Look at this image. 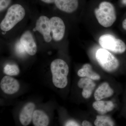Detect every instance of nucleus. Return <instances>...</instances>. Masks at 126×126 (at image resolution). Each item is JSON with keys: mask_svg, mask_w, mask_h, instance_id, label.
I'll return each mask as SVG.
<instances>
[{"mask_svg": "<svg viewBox=\"0 0 126 126\" xmlns=\"http://www.w3.org/2000/svg\"><path fill=\"white\" fill-rule=\"evenodd\" d=\"M52 82L55 87L63 88L68 84L67 76L69 68L65 61L61 59H56L50 64Z\"/></svg>", "mask_w": 126, "mask_h": 126, "instance_id": "nucleus-1", "label": "nucleus"}, {"mask_svg": "<svg viewBox=\"0 0 126 126\" xmlns=\"http://www.w3.org/2000/svg\"><path fill=\"white\" fill-rule=\"evenodd\" d=\"M24 8L19 4H15L8 9L7 13L0 24L2 31L7 32L21 21L25 15Z\"/></svg>", "mask_w": 126, "mask_h": 126, "instance_id": "nucleus-2", "label": "nucleus"}, {"mask_svg": "<svg viewBox=\"0 0 126 126\" xmlns=\"http://www.w3.org/2000/svg\"><path fill=\"white\" fill-rule=\"evenodd\" d=\"M94 14L99 24L105 27L111 26L116 19L114 6L107 1L100 3L98 8L94 10Z\"/></svg>", "mask_w": 126, "mask_h": 126, "instance_id": "nucleus-3", "label": "nucleus"}, {"mask_svg": "<svg viewBox=\"0 0 126 126\" xmlns=\"http://www.w3.org/2000/svg\"><path fill=\"white\" fill-rule=\"evenodd\" d=\"M96 57L99 65L106 72H114L119 67L117 59L107 50L99 49L96 53Z\"/></svg>", "mask_w": 126, "mask_h": 126, "instance_id": "nucleus-4", "label": "nucleus"}, {"mask_svg": "<svg viewBox=\"0 0 126 126\" xmlns=\"http://www.w3.org/2000/svg\"><path fill=\"white\" fill-rule=\"evenodd\" d=\"M99 43L104 49L115 53H123L126 50V45L123 41L109 34L100 36Z\"/></svg>", "mask_w": 126, "mask_h": 126, "instance_id": "nucleus-5", "label": "nucleus"}, {"mask_svg": "<svg viewBox=\"0 0 126 126\" xmlns=\"http://www.w3.org/2000/svg\"><path fill=\"white\" fill-rule=\"evenodd\" d=\"M34 31H38L43 35L44 40L47 43L51 41L50 19L45 16H41L36 22Z\"/></svg>", "mask_w": 126, "mask_h": 126, "instance_id": "nucleus-6", "label": "nucleus"}, {"mask_svg": "<svg viewBox=\"0 0 126 126\" xmlns=\"http://www.w3.org/2000/svg\"><path fill=\"white\" fill-rule=\"evenodd\" d=\"M50 27L52 38L55 41L63 39L65 32V25L61 18L53 16L50 19Z\"/></svg>", "mask_w": 126, "mask_h": 126, "instance_id": "nucleus-7", "label": "nucleus"}, {"mask_svg": "<svg viewBox=\"0 0 126 126\" xmlns=\"http://www.w3.org/2000/svg\"><path fill=\"white\" fill-rule=\"evenodd\" d=\"M20 42L28 54L31 56L36 54L37 51V45L30 31H27L23 33L20 38Z\"/></svg>", "mask_w": 126, "mask_h": 126, "instance_id": "nucleus-8", "label": "nucleus"}, {"mask_svg": "<svg viewBox=\"0 0 126 126\" xmlns=\"http://www.w3.org/2000/svg\"><path fill=\"white\" fill-rule=\"evenodd\" d=\"M0 87L5 93L12 94L18 92L19 89L20 84L16 79L10 76H5L1 81Z\"/></svg>", "mask_w": 126, "mask_h": 126, "instance_id": "nucleus-9", "label": "nucleus"}, {"mask_svg": "<svg viewBox=\"0 0 126 126\" xmlns=\"http://www.w3.org/2000/svg\"><path fill=\"white\" fill-rule=\"evenodd\" d=\"M93 80L87 77H82L78 82V86L83 89L82 96L85 99L90 97L96 87V84Z\"/></svg>", "mask_w": 126, "mask_h": 126, "instance_id": "nucleus-10", "label": "nucleus"}, {"mask_svg": "<svg viewBox=\"0 0 126 126\" xmlns=\"http://www.w3.org/2000/svg\"><path fill=\"white\" fill-rule=\"evenodd\" d=\"M35 108V105L33 103L29 102L22 109L20 113L19 120L23 126H27L31 123Z\"/></svg>", "mask_w": 126, "mask_h": 126, "instance_id": "nucleus-11", "label": "nucleus"}, {"mask_svg": "<svg viewBox=\"0 0 126 126\" xmlns=\"http://www.w3.org/2000/svg\"><path fill=\"white\" fill-rule=\"evenodd\" d=\"M54 3L58 9L67 13L74 12L79 6L78 0H56Z\"/></svg>", "mask_w": 126, "mask_h": 126, "instance_id": "nucleus-12", "label": "nucleus"}, {"mask_svg": "<svg viewBox=\"0 0 126 126\" xmlns=\"http://www.w3.org/2000/svg\"><path fill=\"white\" fill-rule=\"evenodd\" d=\"M114 91L107 82H105L100 84L94 93V99L99 101L112 96Z\"/></svg>", "mask_w": 126, "mask_h": 126, "instance_id": "nucleus-13", "label": "nucleus"}, {"mask_svg": "<svg viewBox=\"0 0 126 126\" xmlns=\"http://www.w3.org/2000/svg\"><path fill=\"white\" fill-rule=\"evenodd\" d=\"M94 109L101 115H104L114 108V104L111 101H96L93 104Z\"/></svg>", "mask_w": 126, "mask_h": 126, "instance_id": "nucleus-14", "label": "nucleus"}, {"mask_svg": "<svg viewBox=\"0 0 126 126\" xmlns=\"http://www.w3.org/2000/svg\"><path fill=\"white\" fill-rule=\"evenodd\" d=\"M32 121L35 126H47L49 124V118L44 112L40 110L34 111Z\"/></svg>", "mask_w": 126, "mask_h": 126, "instance_id": "nucleus-15", "label": "nucleus"}, {"mask_svg": "<svg viewBox=\"0 0 126 126\" xmlns=\"http://www.w3.org/2000/svg\"><path fill=\"white\" fill-rule=\"evenodd\" d=\"M78 75L79 77H87L93 80H98L101 79L100 75L93 70L92 66L88 63L84 64L78 71Z\"/></svg>", "mask_w": 126, "mask_h": 126, "instance_id": "nucleus-16", "label": "nucleus"}, {"mask_svg": "<svg viewBox=\"0 0 126 126\" xmlns=\"http://www.w3.org/2000/svg\"><path fill=\"white\" fill-rule=\"evenodd\" d=\"M94 124L96 126H115V123L111 117L103 115L97 116L96 118L94 121Z\"/></svg>", "mask_w": 126, "mask_h": 126, "instance_id": "nucleus-17", "label": "nucleus"}, {"mask_svg": "<svg viewBox=\"0 0 126 126\" xmlns=\"http://www.w3.org/2000/svg\"><path fill=\"white\" fill-rule=\"evenodd\" d=\"M4 72L9 76H15L19 74L20 70L18 65L16 64H7L4 68Z\"/></svg>", "mask_w": 126, "mask_h": 126, "instance_id": "nucleus-18", "label": "nucleus"}, {"mask_svg": "<svg viewBox=\"0 0 126 126\" xmlns=\"http://www.w3.org/2000/svg\"><path fill=\"white\" fill-rule=\"evenodd\" d=\"M12 0H0V10L4 11L10 4Z\"/></svg>", "mask_w": 126, "mask_h": 126, "instance_id": "nucleus-19", "label": "nucleus"}, {"mask_svg": "<svg viewBox=\"0 0 126 126\" xmlns=\"http://www.w3.org/2000/svg\"><path fill=\"white\" fill-rule=\"evenodd\" d=\"M16 50L19 54H23L25 53L26 50L22 44L18 43L16 46Z\"/></svg>", "mask_w": 126, "mask_h": 126, "instance_id": "nucleus-20", "label": "nucleus"}, {"mask_svg": "<svg viewBox=\"0 0 126 126\" xmlns=\"http://www.w3.org/2000/svg\"><path fill=\"white\" fill-rule=\"evenodd\" d=\"M65 126H79L80 125L77 122L73 120H70L68 121L65 124Z\"/></svg>", "mask_w": 126, "mask_h": 126, "instance_id": "nucleus-21", "label": "nucleus"}, {"mask_svg": "<svg viewBox=\"0 0 126 126\" xmlns=\"http://www.w3.org/2000/svg\"><path fill=\"white\" fill-rule=\"evenodd\" d=\"M82 126H93V125L90 122L87 121H84L82 123Z\"/></svg>", "mask_w": 126, "mask_h": 126, "instance_id": "nucleus-22", "label": "nucleus"}, {"mask_svg": "<svg viewBox=\"0 0 126 126\" xmlns=\"http://www.w3.org/2000/svg\"><path fill=\"white\" fill-rule=\"evenodd\" d=\"M41 0L47 4H51L54 2L56 0Z\"/></svg>", "mask_w": 126, "mask_h": 126, "instance_id": "nucleus-23", "label": "nucleus"}, {"mask_svg": "<svg viewBox=\"0 0 126 126\" xmlns=\"http://www.w3.org/2000/svg\"><path fill=\"white\" fill-rule=\"evenodd\" d=\"M122 26L124 30H126V19H125L122 23Z\"/></svg>", "mask_w": 126, "mask_h": 126, "instance_id": "nucleus-24", "label": "nucleus"}, {"mask_svg": "<svg viewBox=\"0 0 126 126\" xmlns=\"http://www.w3.org/2000/svg\"><path fill=\"white\" fill-rule=\"evenodd\" d=\"M123 4H126V0H123Z\"/></svg>", "mask_w": 126, "mask_h": 126, "instance_id": "nucleus-25", "label": "nucleus"}]
</instances>
